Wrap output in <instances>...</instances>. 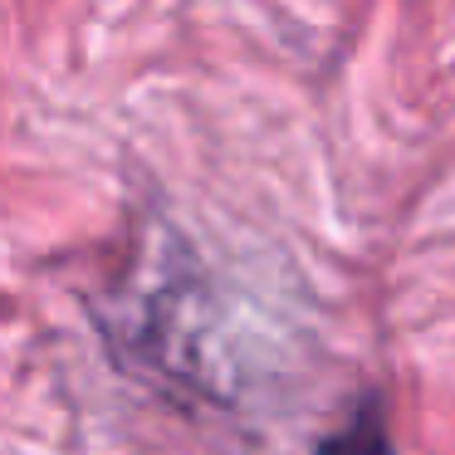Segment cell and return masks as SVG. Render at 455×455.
Here are the masks:
<instances>
[{
	"mask_svg": "<svg viewBox=\"0 0 455 455\" xmlns=\"http://www.w3.org/2000/svg\"><path fill=\"white\" fill-rule=\"evenodd\" d=\"M318 455H396L382 402H377V396H363V402L353 406V416H347L333 435L318 441Z\"/></svg>",
	"mask_w": 455,
	"mask_h": 455,
	"instance_id": "cell-1",
	"label": "cell"
}]
</instances>
